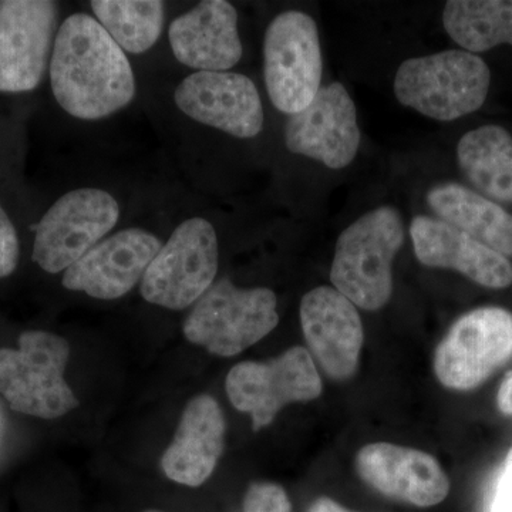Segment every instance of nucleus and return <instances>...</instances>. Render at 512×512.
I'll return each mask as SVG.
<instances>
[{
	"label": "nucleus",
	"instance_id": "obj_1",
	"mask_svg": "<svg viewBox=\"0 0 512 512\" xmlns=\"http://www.w3.org/2000/svg\"><path fill=\"white\" fill-rule=\"evenodd\" d=\"M50 83L57 103L80 120L109 117L136 96V79L121 49L99 20L69 16L57 32Z\"/></svg>",
	"mask_w": 512,
	"mask_h": 512
},
{
	"label": "nucleus",
	"instance_id": "obj_2",
	"mask_svg": "<svg viewBox=\"0 0 512 512\" xmlns=\"http://www.w3.org/2000/svg\"><path fill=\"white\" fill-rule=\"evenodd\" d=\"M404 242L402 215L392 207L367 212L340 234L330 281L366 311H377L393 292L392 264Z\"/></svg>",
	"mask_w": 512,
	"mask_h": 512
},
{
	"label": "nucleus",
	"instance_id": "obj_3",
	"mask_svg": "<svg viewBox=\"0 0 512 512\" xmlns=\"http://www.w3.org/2000/svg\"><path fill=\"white\" fill-rule=\"evenodd\" d=\"M491 73L484 60L466 50H447L402 63L394 94L403 106L439 121H453L483 106Z\"/></svg>",
	"mask_w": 512,
	"mask_h": 512
},
{
	"label": "nucleus",
	"instance_id": "obj_4",
	"mask_svg": "<svg viewBox=\"0 0 512 512\" xmlns=\"http://www.w3.org/2000/svg\"><path fill=\"white\" fill-rule=\"evenodd\" d=\"M70 346L55 333L30 330L18 349H0V393L15 412L57 419L79 406L64 380Z\"/></svg>",
	"mask_w": 512,
	"mask_h": 512
},
{
	"label": "nucleus",
	"instance_id": "obj_5",
	"mask_svg": "<svg viewBox=\"0 0 512 512\" xmlns=\"http://www.w3.org/2000/svg\"><path fill=\"white\" fill-rule=\"evenodd\" d=\"M278 323L271 289H242L221 279L194 303L183 330L185 338L212 355L231 357L264 339Z\"/></svg>",
	"mask_w": 512,
	"mask_h": 512
},
{
	"label": "nucleus",
	"instance_id": "obj_6",
	"mask_svg": "<svg viewBox=\"0 0 512 512\" xmlns=\"http://www.w3.org/2000/svg\"><path fill=\"white\" fill-rule=\"evenodd\" d=\"M218 238L211 222L191 218L178 225L141 279V296L171 311L198 301L214 285Z\"/></svg>",
	"mask_w": 512,
	"mask_h": 512
},
{
	"label": "nucleus",
	"instance_id": "obj_7",
	"mask_svg": "<svg viewBox=\"0 0 512 512\" xmlns=\"http://www.w3.org/2000/svg\"><path fill=\"white\" fill-rule=\"evenodd\" d=\"M265 83L269 99L282 113H299L311 104L322 82L318 26L296 10L281 13L266 30Z\"/></svg>",
	"mask_w": 512,
	"mask_h": 512
},
{
	"label": "nucleus",
	"instance_id": "obj_8",
	"mask_svg": "<svg viewBox=\"0 0 512 512\" xmlns=\"http://www.w3.org/2000/svg\"><path fill=\"white\" fill-rule=\"evenodd\" d=\"M119 218V202L109 192H67L37 224L33 261L49 274L67 271L116 227Z\"/></svg>",
	"mask_w": 512,
	"mask_h": 512
},
{
	"label": "nucleus",
	"instance_id": "obj_9",
	"mask_svg": "<svg viewBox=\"0 0 512 512\" xmlns=\"http://www.w3.org/2000/svg\"><path fill=\"white\" fill-rule=\"evenodd\" d=\"M511 357L512 313L488 306L451 326L434 353V373L448 389H476Z\"/></svg>",
	"mask_w": 512,
	"mask_h": 512
},
{
	"label": "nucleus",
	"instance_id": "obj_10",
	"mask_svg": "<svg viewBox=\"0 0 512 512\" xmlns=\"http://www.w3.org/2000/svg\"><path fill=\"white\" fill-rule=\"evenodd\" d=\"M225 389L232 406L251 414L252 427L258 431L271 424L289 403L319 397L322 380L311 353L291 348L266 363H238L228 373Z\"/></svg>",
	"mask_w": 512,
	"mask_h": 512
},
{
	"label": "nucleus",
	"instance_id": "obj_11",
	"mask_svg": "<svg viewBox=\"0 0 512 512\" xmlns=\"http://www.w3.org/2000/svg\"><path fill=\"white\" fill-rule=\"evenodd\" d=\"M59 6L50 0H0V92L36 89L49 64Z\"/></svg>",
	"mask_w": 512,
	"mask_h": 512
},
{
	"label": "nucleus",
	"instance_id": "obj_12",
	"mask_svg": "<svg viewBox=\"0 0 512 512\" xmlns=\"http://www.w3.org/2000/svg\"><path fill=\"white\" fill-rule=\"evenodd\" d=\"M289 151L320 161L332 170L348 167L360 146L355 103L340 83L320 87L306 109L285 126Z\"/></svg>",
	"mask_w": 512,
	"mask_h": 512
},
{
	"label": "nucleus",
	"instance_id": "obj_13",
	"mask_svg": "<svg viewBox=\"0 0 512 512\" xmlns=\"http://www.w3.org/2000/svg\"><path fill=\"white\" fill-rule=\"evenodd\" d=\"M190 119L238 138H254L264 127L261 96L251 79L232 72H197L174 93Z\"/></svg>",
	"mask_w": 512,
	"mask_h": 512
},
{
	"label": "nucleus",
	"instance_id": "obj_14",
	"mask_svg": "<svg viewBox=\"0 0 512 512\" xmlns=\"http://www.w3.org/2000/svg\"><path fill=\"white\" fill-rule=\"evenodd\" d=\"M161 247L151 232L124 229L100 241L64 271L63 286L103 301L119 299L143 279Z\"/></svg>",
	"mask_w": 512,
	"mask_h": 512
},
{
	"label": "nucleus",
	"instance_id": "obj_15",
	"mask_svg": "<svg viewBox=\"0 0 512 512\" xmlns=\"http://www.w3.org/2000/svg\"><path fill=\"white\" fill-rule=\"evenodd\" d=\"M301 323L308 348L326 375L346 380L355 375L363 346V325L356 306L330 286L306 293Z\"/></svg>",
	"mask_w": 512,
	"mask_h": 512
},
{
	"label": "nucleus",
	"instance_id": "obj_16",
	"mask_svg": "<svg viewBox=\"0 0 512 512\" xmlns=\"http://www.w3.org/2000/svg\"><path fill=\"white\" fill-rule=\"evenodd\" d=\"M356 467L362 480L379 493L417 507L440 504L450 493L439 461L414 448L369 444L357 454Z\"/></svg>",
	"mask_w": 512,
	"mask_h": 512
},
{
	"label": "nucleus",
	"instance_id": "obj_17",
	"mask_svg": "<svg viewBox=\"0 0 512 512\" xmlns=\"http://www.w3.org/2000/svg\"><path fill=\"white\" fill-rule=\"evenodd\" d=\"M175 59L198 72H228L242 57L238 13L225 0H204L168 29Z\"/></svg>",
	"mask_w": 512,
	"mask_h": 512
},
{
	"label": "nucleus",
	"instance_id": "obj_18",
	"mask_svg": "<svg viewBox=\"0 0 512 512\" xmlns=\"http://www.w3.org/2000/svg\"><path fill=\"white\" fill-rule=\"evenodd\" d=\"M410 235L417 259L431 268L453 269L476 284L504 289L512 284L508 258L436 218H414Z\"/></svg>",
	"mask_w": 512,
	"mask_h": 512
},
{
	"label": "nucleus",
	"instance_id": "obj_19",
	"mask_svg": "<svg viewBox=\"0 0 512 512\" xmlns=\"http://www.w3.org/2000/svg\"><path fill=\"white\" fill-rule=\"evenodd\" d=\"M224 437L220 404L208 394L194 397L185 407L173 443L161 458L165 476L188 487L204 484L220 460Z\"/></svg>",
	"mask_w": 512,
	"mask_h": 512
},
{
	"label": "nucleus",
	"instance_id": "obj_20",
	"mask_svg": "<svg viewBox=\"0 0 512 512\" xmlns=\"http://www.w3.org/2000/svg\"><path fill=\"white\" fill-rule=\"evenodd\" d=\"M427 202L441 221L505 258L512 256V215L497 202L453 183L431 188Z\"/></svg>",
	"mask_w": 512,
	"mask_h": 512
},
{
	"label": "nucleus",
	"instance_id": "obj_21",
	"mask_svg": "<svg viewBox=\"0 0 512 512\" xmlns=\"http://www.w3.org/2000/svg\"><path fill=\"white\" fill-rule=\"evenodd\" d=\"M461 171L488 200L512 204V137L498 126L468 131L457 147Z\"/></svg>",
	"mask_w": 512,
	"mask_h": 512
},
{
	"label": "nucleus",
	"instance_id": "obj_22",
	"mask_svg": "<svg viewBox=\"0 0 512 512\" xmlns=\"http://www.w3.org/2000/svg\"><path fill=\"white\" fill-rule=\"evenodd\" d=\"M444 29L466 52L512 46V0H450L444 6Z\"/></svg>",
	"mask_w": 512,
	"mask_h": 512
},
{
	"label": "nucleus",
	"instance_id": "obj_23",
	"mask_svg": "<svg viewBox=\"0 0 512 512\" xmlns=\"http://www.w3.org/2000/svg\"><path fill=\"white\" fill-rule=\"evenodd\" d=\"M97 20L126 52H147L160 39L164 2L160 0H93Z\"/></svg>",
	"mask_w": 512,
	"mask_h": 512
},
{
	"label": "nucleus",
	"instance_id": "obj_24",
	"mask_svg": "<svg viewBox=\"0 0 512 512\" xmlns=\"http://www.w3.org/2000/svg\"><path fill=\"white\" fill-rule=\"evenodd\" d=\"M242 512H292L291 501L278 484L256 483L248 488Z\"/></svg>",
	"mask_w": 512,
	"mask_h": 512
},
{
	"label": "nucleus",
	"instance_id": "obj_25",
	"mask_svg": "<svg viewBox=\"0 0 512 512\" xmlns=\"http://www.w3.org/2000/svg\"><path fill=\"white\" fill-rule=\"evenodd\" d=\"M19 238L15 225L0 207V278L12 275L19 262Z\"/></svg>",
	"mask_w": 512,
	"mask_h": 512
},
{
	"label": "nucleus",
	"instance_id": "obj_26",
	"mask_svg": "<svg viewBox=\"0 0 512 512\" xmlns=\"http://www.w3.org/2000/svg\"><path fill=\"white\" fill-rule=\"evenodd\" d=\"M497 404L501 413L512 416V373L507 376L498 390Z\"/></svg>",
	"mask_w": 512,
	"mask_h": 512
},
{
	"label": "nucleus",
	"instance_id": "obj_27",
	"mask_svg": "<svg viewBox=\"0 0 512 512\" xmlns=\"http://www.w3.org/2000/svg\"><path fill=\"white\" fill-rule=\"evenodd\" d=\"M308 512H352L346 510L345 507L336 503V501L330 500V498H319L315 503L311 505Z\"/></svg>",
	"mask_w": 512,
	"mask_h": 512
},
{
	"label": "nucleus",
	"instance_id": "obj_28",
	"mask_svg": "<svg viewBox=\"0 0 512 512\" xmlns=\"http://www.w3.org/2000/svg\"><path fill=\"white\" fill-rule=\"evenodd\" d=\"M497 481L512 494V447L505 457L503 470L498 474Z\"/></svg>",
	"mask_w": 512,
	"mask_h": 512
},
{
	"label": "nucleus",
	"instance_id": "obj_29",
	"mask_svg": "<svg viewBox=\"0 0 512 512\" xmlns=\"http://www.w3.org/2000/svg\"><path fill=\"white\" fill-rule=\"evenodd\" d=\"M147 512H158V511H147Z\"/></svg>",
	"mask_w": 512,
	"mask_h": 512
}]
</instances>
